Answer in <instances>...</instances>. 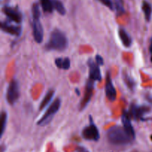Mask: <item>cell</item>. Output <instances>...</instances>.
Segmentation results:
<instances>
[{
    "label": "cell",
    "mask_w": 152,
    "mask_h": 152,
    "mask_svg": "<svg viewBox=\"0 0 152 152\" xmlns=\"http://www.w3.org/2000/svg\"><path fill=\"white\" fill-rule=\"evenodd\" d=\"M61 107V99L57 98L54 100V102L49 106L46 112L45 113L44 115L42 116L41 119L38 121L37 125L40 126H45L46 125L49 124L50 121L53 119V116L57 113L59 108Z\"/></svg>",
    "instance_id": "3"
},
{
    "label": "cell",
    "mask_w": 152,
    "mask_h": 152,
    "mask_svg": "<svg viewBox=\"0 0 152 152\" xmlns=\"http://www.w3.org/2000/svg\"><path fill=\"white\" fill-rule=\"evenodd\" d=\"M88 65L89 67V79L94 81H100L102 80L100 69L99 65L92 59L88 60Z\"/></svg>",
    "instance_id": "10"
},
{
    "label": "cell",
    "mask_w": 152,
    "mask_h": 152,
    "mask_svg": "<svg viewBox=\"0 0 152 152\" xmlns=\"http://www.w3.org/2000/svg\"><path fill=\"white\" fill-rule=\"evenodd\" d=\"M107 138L108 142L114 145H126L133 140L124 128L118 126H113L108 131Z\"/></svg>",
    "instance_id": "1"
},
{
    "label": "cell",
    "mask_w": 152,
    "mask_h": 152,
    "mask_svg": "<svg viewBox=\"0 0 152 152\" xmlns=\"http://www.w3.org/2000/svg\"><path fill=\"white\" fill-rule=\"evenodd\" d=\"M68 39L65 34L59 30L55 29L50 34L45 48L48 50H64L68 48Z\"/></svg>",
    "instance_id": "2"
},
{
    "label": "cell",
    "mask_w": 152,
    "mask_h": 152,
    "mask_svg": "<svg viewBox=\"0 0 152 152\" xmlns=\"http://www.w3.org/2000/svg\"><path fill=\"white\" fill-rule=\"evenodd\" d=\"M1 28L5 33L10 34V35L19 37L22 34V28L19 26H16L14 25L9 23V22L5 21L1 23Z\"/></svg>",
    "instance_id": "13"
},
{
    "label": "cell",
    "mask_w": 152,
    "mask_h": 152,
    "mask_svg": "<svg viewBox=\"0 0 152 152\" xmlns=\"http://www.w3.org/2000/svg\"><path fill=\"white\" fill-rule=\"evenodd\" d=\"M77 152H89L88 149H86L85 147L79 146L77 148Z\"/></svg>",
    "instance_id": "25"
},
{
    "label": "cell",
    "mask_w": 152,
    "mask_h": 152,
    "mask_svg": "<svg viewBox=\"0 0 152 152\" xmlns=\"http://www.w3.org/2000/svg\"><path fill=\"white\" fill-rule=\"evenodd\" d=\"M53 95H54V91L52 90V89H50V90H49L47 92L43 100L42 101V102L40 103V105H39L40 111L44 109V108L48 105L49 102H50V100H51L52 98H53Z\"/></svg>",
    "instance_id": "17"
},
{
    "label": "cell",
    "mask_w": 152,
    "mask_h": 152,
    "mask_svg": "<svg viewBox=\"0 0 152 152\" xmlns=\"http://www.w3.org/2000/svg\"><path fill=\"white\" fill-rule=\"evenodd\" d=\"M105 95L107 98L110 101L113 102L117 98V91L113 85L112 80H111V75L109 73H107L106 74V80H105Z\"/></svg>",
    "instance_id": "11"
},
{
    "label": "cell",
    "mask_w": 152,
    "mask_h": 152,
    "mask_svg": "<svg viewBox=\"0 0 152 152\" xmlns=\"http://www.w3.org/2000/svg\"><path fill=\"white\" fill-rule=\"evenodd\" d=\"M122 123H123V128L127 132V133L130 135L131 137L133 140L135 139V132L134 128L131 123V117L129 113L126 111H124L122 115Z\"/></svg>",
    "instance_id": "12"
},
{
    "label": "cell",
    "mask_w": 152,
    "mask_h": 152,
    "mask_svg": "<svg viewBox=\"0 0 152 152\" xmlns=\"http://www.w3.org/2000/svg\"><path fill=\"white\" fill-rule=\"evenodd\" d=\"M98 1L102 3V4H104L105 6H106L107 7H108L110 10H114V2H113L112 0H98Z\"/></svg>",
    "instance_id": "23"
},
{
    "label": "cell",
    "mask_w": 152,
    "mask_h": 152,
    "mask_svg": "<svg viewBox=\"0 0 152 152\" xmlns=\"http://www.w3.org/2000/svg\"><path fill=\"white\" fill-rule=\"evenodd\" d=\"M7 113L3 111V112H1V136H2L3 133L4 132V129L6 128V126H7Z\"/></svg>",
    "instance_id": "22"
},
{
    "label": "cell",
    "mask_w": 152,
    "mask_h": 152,
    "mask_svg": "<svg viewBox=\"0 0 152 152\" xmlns=\"http://www.w3.org/2000/svg\"><path fill=\"white\" fill-rule=\"evenodd\" d=\"M3 12L10 21L15 22L16 23H21L22 22L23 17H22L21 11L17 7H13L5 5L3 7Z\"/></svg>",
    "instance_id": "7"
},
{
    "label": "cell",
    "mask_w": 152,
    "mask_h": 152,
    "mask_svg": "<svg viewBox=\"0 0 152 152\" xmlns=\"http://www.w3.org/2000/svg\"><path fill=\"white\" fill-rule=\"evenodd\" d=\"M94 88V80L89 79L88 80L87 83H86L84 96H83V99H82L81 102H80V110L85 109L86 107L88 105V104L90 102L92 96H93Z\"/></svg>",
    "instance_id": "8"
},
{
    "label": "cell",
    "mask_w": 152,
    "mask_h": 152,
    "mask_svg": "<svg viewBox=\"0 0 152 152\" xmlns=\"http://www.w3.org/2000/svg\"><path fill=\"white\" fill-rule=\"evenodd\" d=\"M149 50H150V52H151V53H152V39H151V45H150Z\"/></svg>",
    "instance_id": "26"
},
{
    "label": "cell",
    "mask_w": 152,
    "mask_h": 152,
    "mask_svg": "<svg viewBox=\"0 0 152 152\" xmlns=\"http://www.w3.org/2000/svg\"><path fill=\"white\" fill-rule=\"evenodd\" d=\"M123 79H124V83H126V86L129 87V88H130L131 90H133V89L134 88L135 86H136L133 79L131 77H129L126 73H124V74H123Z\"/></svg>",
    "instance_id": "20"
},
{
    "label": "cell",
    "mask_w": 152,
    "mask_h": 152,
    "mask_svg": "<svg viewBox=\"0 0 152 152\" xmlns=\"http://www.w3.org/2000/svg\"><path fill=\"white\" fill-rule=\"evenodd\" d=\"M118 33L119 37H120V40H121L123 45L126 48L130 47L132 44V37H131L130 36H129V34L127 33V31L125 29H123V28H121L119 29Z\"/></svg>",
    "instance_id": "14"
},
{
    "label": "cell",
    "mask_w": 152,
    "mask_h": 152,
    "mask_svg": "<svg viewBox=\"0 0 152 152\" xmlns=\"http://www.w3.org/2000/svg\"><path fill=\"white\" fill-rule=\"evenodd\" d=\"M82 135L84 139L87 140L97 141L99 139V133L97 127L94 123L92 117L90 116V125L86 126L82 132Z\"/></svg>",
    "instance_id": "4"
},
{
    "label": "cell",
    "mask_w": 152,
    "mask_h": 152,
    "mask_svg": "<svg viewBox=\"0 0 152 152\" xmlns=\"http://www.w3.org/2000/svg\"><path fill=\"white\" fill-rule=\"evenodd\" d=\"M95 59H96V62L98 65H103V64H104L103 58H102L100 55H96V57H95Z\"/></svg>",
    "instance_id": "24"
},
{
    "label": "cell",
    "mask_w": 152,
    "mask_h": 152,
    "mask_svg": "<svg viewBox=\"0 0 152 152\" xmlns=\"http://www.w3.org/2000/svg\"><path fill=\"white\" fill-rule=\"evenodd\" d=\"M55 64L57 68H60V69L68 70L71 67V61L68 57L57 58L55 59Z\"/></svg>",
    "instance_id": "15"
},
{
    "label": "cell",
    "mask_w": 152,
    "mask_h": 152,
    "mask_svg": "<svg viewBox=\"0 0 152 152\" xmlns=\"http://www.w3.org/2000/svg\"><path fill=\"white\" fill-rule=\"evenodd\" d=\"M142 10L145 15V20L147 22H149L151 20V14H152V6L148 1H143L142 4Z\"/></svg>",
    "instance_id": "16"
},
{
    "label": "cell",
    "mask_w": 152,
    "mask_h": 152,
    "mask_svg": "<svg viewBox=\"0 0 152 152\" xmlns=\"http://www.w3.org/2000/svg\"><path fill=\"white\" fill-rule=\"evenodd\" d=\"M151 110V108L148 106H139L137 105L132 104L130 107V111H129V115L131 118L134 119L135 120H142V117L145 114L148 113Z\"/></svg>",
    "instance_id": "6"
},
{
    "label": "cell",
    "mask_w": 152,
    "mask_h": 152,
    "mask_svg": "<svg viewBox=\"0 0 152 152\" xmlns=\"http://www.w3.org/2000/svg\"><path fill=\"white\" fill-rule=\"evenodd\" d=\"M113 1H114V4L115 5L117 15L120 16V15L123 14L125 13V8L122 0H113Z\"/></svg>",
    "instance_id": "21"
},
{
    "label": "cell",
    "mask_w": 152,
    "mask_h": 152,
    "mask_svg": "<svg viewBox=\"0 0 152 152\" xmlns=\"http://www.w3.org/2000/svg\"><path fill=\"white\" fill-rule=\"evenodd\" d=\"M19 84L16 80H12L9 84L7 91V101L10 105H14L19 98Z\"/></svg>",
    "instance_id": "5"
},
{
    "label": "cell",
    "mask_w": 152,
    "mask_h": 152,
    "mask_svg": "<svg viewBox=\"0 0 152 152\" xmlns=\"http://www.w3.org/2000/svg\"><path fill=\"white\" fill-rule=\"evenodd\" d=\"M53 1V8L61 15H65L66 13V10H65V7H64V4H62V1L60 0H52Z\"/></svg>",
    "instance_id": "19"
},
{
    "label": "cell",
    "mask_w": 152,
    "mask_h": 152,
    "mask_svg": "<svg viewBox=\"0 0 152 152\" xmlns=\"http://www.w3.org/2000/svg\"><path fill=\"white\" fill-rule=\"evenodd\" d=\"M42 8L45 13H52L53 10V1L52 0H40Z\"/></svg>",
    "instance_id": "18"
},
{
    "label": "cell",
    "mask_w": 152,
    "mask_h": 152,
    "mask_svg": "<svg viewBox=\"0 0 152 152\" xmlns=\"http://www.w3.org/2000/svg\"><path fill=\"white\" fill-rule=\"evenodd\" d=\"M40 18H33V36L34 40L37 43H41L44 38V31H43L42 25L39 20Z\"/></svg>",
    "instance_id": "9"
}]
</instances>
